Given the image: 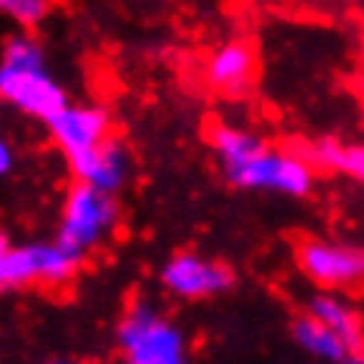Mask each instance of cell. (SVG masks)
Returning <instances> with one entry per match:
<instances>
[{
    "label": "cell",
    "mask_w": 364,
    "mask_h": 364,
    "mask_svg": "<svg viewBox=\"0 0 364 364\" xmlns=\"http://www.w3.org/2000/svg\"><path fill=\"white\" fill-rule=\"evenodd\" d=\"M80 269V257L53 244H25L16 247L6 235H0V294L22 290L31 284L62 287L71 284Z\"/></svg>",
    "instance_id": "6da1fadb"
},
{
    "label": "cell",
    "mask_w": 364,
    "mask_h": 364,
    "mask_svg": "<svg viewBox=\"0 0 364 364\" xmlns=\"http://www.w3.org/2000/svg\"><path fill=\"white\" fill-rule=\"evenodd\" d=\"M117 346L124 364H186V340L179 327L151 306H130L117 324Z\"/></svg>",
    "instance_id": "7a4b0ae2"
},
{
    "label": "cell",
    "mask_w": 364,
    "mask_h": 364,
    "mask_svg": "<svg viewBox=\"0 0 364 364\" xmlns=\"http://www.w3.org/2000/svg\"><path fill=\"white\" fill-rule=\"evenodd\" d=\"M117 223V201L112 195H102L90 186L75 182V188L65 198L62 207V225L56 244L62 250L75 253L84 259V253L99 244Z\"/></svg>",
    "instance_id": "3957f363"
},
{
    "label": "cell",
    "mask_w": 364,
    "mask_h": 364,
    "mask_svg": "<svg viewBox=\"0 0 364 364\" xmlns=\"http://www.w3.org/2000/svg\"><path fill=\"white\" fill-rule=\"evenodd\" d=\"M225 179L238 188H269V192L299 198L312 188V167L296 149H272L266 142L247 164L232 170Z\"/></svg>",
    "instance_id": "277c9868"
},
{
    "label": "cell",
    "mask_w": 364,
    "mask_h": 364,
    "mask_svg": "<svg viewBox=\"0 0 364 364\" xmlns=\"http://www.w3.org/2000/svg\"><path fill=\"white\" fill-rule=\"evenodd\" d=\"M296 262L318 287L364 290V250L324 238L296 241Z\"/></svg>",
    "instance_id": "5b68a950"
},
{
    "label": "cell",
    "mask_w": 364,
    "mask_h": 364,
    "mask_svg": "<svg viewBox=\"0 0 364 364\" xmlns=\"http://www.w3.org/2000/svg\"><path fill=\"white\" fill-rule=\"evenodd\" d=\"M0 99L47 124L62 108H68L65 90L43 65H6V62H0Z\"/></svg>",
    "instance_id": "8992f818"
},
{
    "label": "cell",
    "mask_w": 364,
    "mask_h": 364,
    "mask_svg": "<svg viewBox=\"0 0 364 364\" xmlns=\"http://www.w3.org/2000/svg\"><path fill=\"white\" fill-rule=\"evenodd\" d=\"M161 281L170 294L182 299H204L225 294L235 284V272L220 259H207L192 250H182L167 259V266L161 269Z\"/></svg>",
    "instance_id": "52a82bcc"
},
{
    "label": "cell",
    "mask_w": 364,
    "mask_h": 364,
    "mask_svg": "<svg viewBox=\"0 0 364 364\" xmlns=\"http://www.w3.org/2000/svg\"><path fill=\"white\" fill-rule=\"evenodd\" d=\"M204 80L216 96H247L253 80H257V50H253V43L238 38L216 47L204 65Z\"/></svg>",
    "instance_id": "ba28073f"
},
{
    "label": "cell",
    "mask_w": 364,
    "mask_h": 364,
    "mask_svg": "<svg viewBox=\"0 0 364 364\" xmlns=\"http://www.w3.org/2000/svg\"><path fill=\"white\" fill-rule=\"evenodd\" d=\"M47 127H50V136L56 139V145L68 158L96 149V145H102L112 136L108 112L99 105H68Z\"/></svg>",
    "instance_id": "9c48e42d"
},
{
    "label": "cell",
    "mask_w": 364,
    "mask_h": 364,
    "mask_svg": "<svg viewBox=\"0 0 364 364\" xmlns=\"http://www.w3.org/2000/svg\"><path fill=\"white\" fill-rule=\"evenodd\" d=\"M68 164L80 186H90L102 195H114L124 186L127 170H130V158H127L124 142L114 139V136H108L102 145H96L90 151L71 154Z\"/></svg>",
    "instance_id": "30bf717a"
},
{
    "label": "cell",
    "mask_w": 364,
    "mask_h": 364,
    "mask_svg": "<svg viewBox=\"0 0 364 364\" xmlns=\"http://www.w3.org/2000/svg\"><path fill=\"white\" fill-rule=\"evenodd\" d=\"M309 315L340 336L343 346L349 349V358H364V324L355 309H349L343 299L321 294L309 303Z\"/></svg>",
    "instance_id": "8fae6325"
},
{
    "label": "cell",
    "mask_w": 364,
    "mask_h": 364,
    "mask_svg": "<svg viewBox=\"0 0 364 364\" xmlns=\"http://www.w3.org/2000/svg\"><path fill=\"white\" fill-rule=\"evenodd\" d=\"M290 333H294V340L303 346L309 355H315V358H324V361H336V364H346L352 361L349 358V349L343 346V340L336 336L331 327H324L318 318H312L309 312L296 315L294 324H290Z\"/></svg>",
    "instance_id": "7c38bea8"
},
{
    "label": "cell",
    "mask_w": 364,
    "mask_h": 364,
    "mask_svg": "<svg viewBox=\"0 0 364 364\" xmlns=\"http://www.w3.org/2000/svg\"><path fill=\"white\" fill-rule=\"evenodd\" d=\"M0 13H6L10 19L25 25V28H31V25L47 19L50 4H43V0H0Z\"/></svg>",
    "instance_id": "4fadbf2b"
},
{
    "label": "cell",
    "mask_w": 364,
    "mask_h": 364,
    "mask_svg": "<svg viewBox=\"0 0 364 364\" xmlns=\"http://www.w3.org/2000/svg\"><path fill=\"white\" fill-rule=\"evenodd\" d=\"M340 170L349 173L355 182H361L364 186V145H343Z\"/></svg>",
    "instance_id": "5bb4252c"
},
{
    "label": "cell",
    "mask_w": 364,
    "mask_h": 364,
    "mask_svg": "<svg viewBox=\"0 0 364 364\" xmlns=\"http://www.w3.org/2000/svg\"><path fill=\"white\" fill-rule=\"evenodd\" d=\"M10 170H13V149L0 139V176H6Z\"/></svg>",
    "instance_id": "9a60e30c"
},
{
    "label": "cell",
    "mask_w": 364,
    "mask_h": 364,
    "mask_svg": "<svg viewBox=\"0 0 364 364\" xmlns=\"http://www.w3.org/2000/svg\"><path fill=\"white\" fill-rule=\"evenodd\" d=\"M346 364H364V358H352V361H346Z\"/></svg>",
    "instance_id": "2e32d148"
},
{
    "label": "cell",
    "mask_w": 364,
    "mask_h": 364,
    "mask_svg": "<svg viewBox=\"0 0 364 364\" xmlns=\"http://www.w3.org/2000/svg\"><path fill=\"white\" fill-rule=\"evenodd\" d=\"M56 364H59V361H56Z\"/></svg>",
    "instance_id": "e0dca14e"
}]
</instances>
